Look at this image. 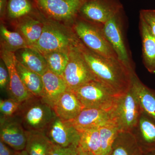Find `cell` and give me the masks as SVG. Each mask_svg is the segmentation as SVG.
<instances>
[{
	"mask_svg": "<svg viewBox=\"0 0 155 155\" xmlns=\"http://www.w3.org/2000/svg\"><path fill=\"white\" fill-rule=\"evenodd\" d=\"M77 46L96 80L118 95L130 90L135 72H131L119 59L106 58L94 52L79 39Z\"/></svg>",
	"mask_w": 155,
	"mask_h": 155,
	"instance_id": "6da1fadb",
	"label": "cell"
},
{
	"mask_svg": "<svg viewBox=\"0 0 155 155\" xmlns=\"http://www.w3.org/2000/svg\"><path fill=\"white\" fill-rule=\"evenodd\" d=\"M78 41L72 28H67L60 22L48 19L45 20L41 36L32 48L42 54L54 51L69 52Z\"/></svg>",
	"mask_w": 155,
	"mask_h": 155,
	"instance_id": "7a4b0ae2",
	"label": "cell"
},
{
	"mask_svg": "<svg viewBox=\"0 0 155 155\" xmlns=\"http://www.w3.org/2000/svg\"><path fill=\"white\" fill-rule=\"evenodd\" d=\"M104 25L78 17L72 28L78 38L89 49L106 58L119 59L106 37Z\"/></svg>",
	"mask_w": 155,
	"mask_h": 155,
	"instance_id": "3957f363",
	"label": "cell"
},
{
	"mask_svg": "<svg viewBox=\"0 0 155 155\" xmlns=\"http://www.w3.org/2000/svg\"><path fill=\"white\" fill-rule=\"evenodd\" d=\"M16 116L26 131L45 133L57 117L53 108L35 96L22 103Z\"/></svg>",
	"mask_w": 155,
	"mask_h": 155,
	"instance_id": "277c9868",
	"label": "cell"
},
{
	"mask_svg": "<svg viewBox=\"0 0 155 155\" xmlns=\"http://www.w3.org/2000/svg\"><path fill=\"white\" fill-rule=\"evenodd\" d=\"M84 108L110 111L119 96L97 80L87 82L74 91Z\"/></svg>",
	"mask_w": 155,
	"mask_h": 155,
	"instance_id": "5b68a950",
	"label": "cell"
},
{
	"mask_svg": "<svg viewBox=\"0 0 155 155\" xmlns=\"http://www.w3.org/2000/svg\"><path fill=\"white\" fill-rule=\"evenodd\" d=\"M141 112L137 98L130 88L117 99L111 111V119L119 131L131 132Z\"/></svg>",
	"mask_w": 155,
	"mask_h": 155,
	"instance_id": "8992f818",
	"label": "cell"
},
{
	"mask_svg": "<svg viewBox=\"0 0 155 155\" xmlns=\"http://www.w3.org/2000/svg\"><path fill=\"white\" fill-rule=\"evenodd\" d=\"M37 8L47 19L73 24L86 0H33Z\"/></svg>",
	"mask_w": 155,
	"mask_h": 155,
	"instance_id": "52a82bcc",
	"label": "cell"
},
{
	"mask_svg": "<svg viewBox=\"0 0 155 155\" xmlns=\"http://www.w3.org/2000/svg\"><path fill=\"white\" fill-rule=\"evenodd\" d=\"M123 11V10L117 13L104 25V32L119 61L131 72H135L125 40Z\"/></svg>",
	"mask_w": 155,
	"mask_h": 155,
	"instance_id": "ba28073f",
	"label": "cell"
},
{
	"mask_svg": "<svg viewBox=\"0 0 155 155\" xmlns=\"http://www.w3.org/2000/svg\"><path fill=\"white\" fill-rule=\"evenodd\" d=\"M77 44L69 51V61L62 76L67 89L73 91L87 82L96 80Z\"/></svg>",
	"mask_w": 155,
	"mask_h": 155,
	"instance_id": "9c48e42d",
	"label": "cell"
},
{
	"mask_svg": "<svg viewBox=\"0 0 155 155\" xmlns=\"http://www.w3.org/2000/svg\"><path fill=\"white\" fill-rule=\"evenodd\" d=\"M123 10V5L119 0H86L81 8L78 17L104 25Z\"/></svg>",
	"mask_w": 155,
	"mask_h": 155,
	"instance_id": "30bf717a",
	"label": "cell"
},
{
	"mask_svg": "<svg viewBox=\"0 0 155 155\" xmlns=\"http://www.w3.org/2000/svg\"><path fill=\"white\" fill-rule=\"evenodd\" d=\"M45 133L54 145L62 147H78L81 133L70 121H65L56 117Z\"/></svg>",
	"mask_w": 155,
	"mask_h": 155,
	"instance_id": "8fae6325",
	"label": "cell"
},
{
	"mask_svg": "<svg viewBox=\"0 0 155 155\" xmlns=\"http://www.w3.org/2000/svg\"><path fill=\"white\" fill-rule=\"evenodd\" d=\"M1 140L16 151L25 149L27 141L26 130L17 116L1 117Z\"/></svg>",
	"mask_w": 155,
	"mask_h": 155,
	"instance_id": "7c38bea8",
	"label": "cell"
},
{
	"mask_svg": "<svg viewBox=\"0 0 155 155\" xmlns=\"http://www.w3.org/2000/svg\"><path fill=\"white\" fill-rule=\"evenodd\" d=\"M1 59L8 68L9 75L8 89L12 98L23 103L34 97L26 89L21 80L16 67L15 53L3 49L1 51Z\"/></svg>",
	"mask_w": 155,
	"mask_h": 155,
	"instance_id": "4fadbf2b",
	"label": "cell"
},
{
	"mask_svg": "<svg viewBox=\"0 0 155 155\" xmlns=\"http://www.w3.org/2000/svg\"><path fill=\"white\" fill-rule=\"evenodd\" d=\"M111 111L97 108H84L75 119L70 121L80 133L91 128H99L112 121Z\"/></svg>",
	"mask_w": 155,
	"mask_h": 155,
	"instance_id": "5bb4252c",
	"label": "cell"
},
{
	"mask_svg": "<svg viewBox=\"0 0 155 155\" xmlns=\"http://www.w3.org/2000/svg\"><path fill=\"white\" fill-rule=\"evenodd\" d=\"M143 152L155 150V120L142 111L131 132Z\"/></svg>",
	"mask_w": 155,
	"mask_h": 155,
	"instance_id": "9a60e30c",
	"label": "cell"
},
{
	"mask_svg": "<svg viewBox=\"0 0 155 155\" xmlns=\"http://www.w3.org/2000/svg\"><path fill=\"white\" fill-rule=\"evenodd\" d=\"M43 90L41 99L44 102L53 108L59 98L67 90V84L63 78L48 70L42 75Z\"/></svg>",
	"mask_w": 155,
	"mask_h": 155,
	"instance_id": "2e32d148",
	"label": "cell"
},
{
	"mask_svg": "<svg viewBox=\"0 0 155 155\" xmlns=\"http://www.w3.org/2000/svg\"><path fill=\"white\" fill-rule=\"evenodd\" d=\"M84 108L74 92L68 89L53 107L56 116L65 121L75 119Z\"/></svg>",
	"mask_w": 155,
	"mask_h": 155,
	"instance_id": "e0dca14e",
	"label": "cell"
},
{
	"mask_svg": "<svg viewBox=\"0 0 155 155\" xmlns=\"http://www.w3.org/2000/svg\"><path fill=\"white\" fill-rule=\"evenodd\" d=\"M131 89L137 98L142 111L155 120V90L143 83L136 73L132 77Z\"/></svg>",
	"mask_w": 155,
	"mask_h": 155,
	"instance_id": "ac0fdd59",
	"label": "cell"
},
{
	"mask_svg": "<svg viewBox=\"0 0 155 155\" xmlns=\"http://www.w3.org/2000/svg\"><path fill=\"white\" fill-rule=\"evenodd\" d=\"M139 29L142 45L143 62L149 72L155 73V37L144 20L140 18Z\"/></svg>",
	"mask_w": 155,
	"mask_h": 155,
	"instance_id": "d6986e66",
	"label": "cell"
},
{
	"mask_svg": "<svg viewBox=\"0 0 155 155\" xmlns=\"http://www.w3.org/2000/svg\"><path fill=\"white\" fill-rule=\"evenodd\" d=\"M17 23V31L25 38L29 47L33 48L41 36L45 21L31 15L19 19Z\"/></svg>",
	"mask_w": 155,
	"mask_h": 155,
	"instance_id": "ffe728a7",
	"label": "cell"
},
{
	"mask_svg": "<svg viewBox=\"0 0 155 155\" xmlns=\"http://www.w3.org/2000/svg\"><path fill=\"white\" fill-rule=\"evenodd\" d=\"M15 54L16 59L24 67L41 76L49 69L45 58L33 48L22 49Z\"/></svg>",
	"mask_w": 155,
	"mask_h": 155,
	"instance_id": "44dd1931",
	"label": "cell"
},
{
	"mask_svg": "<svg viewBox=\"0 0 155 155\" xmlns=\"http://www.w3.org/2000/svg\"><path fill=\"white\" fill-rule=\"evenodd\" d=\"M143 153L131 132L119 131L107 155H143Z\"/></svg>",
	"mask_w": 155,
	"mask_h": 155,
	"instance_id": "7402d4cb",
	"label": "cell"
},
{
	"mask_svg": "<svg viewBox=\"0 0 155 155\" xmlns=\"http://www.w3.org/2000/svg\"><path fill=\"white\" fill-rule=\"evenodd\" d=\"M25 149L29 155H49L54 144L45 132L26 131Z\"/></svg>",
	"mask_w": 155,
	"mask_h": 155,
	"instance_id": "603a6c76",
	"label": "cell"
},
{
	"mask_svg": "<svg viewBox=\"0 0 155 155\" xmlns=\"http://www.w3.org/2000/svg\"><path fill=\"white\" fill-rule=\"evenodd\" d=\"M16 67L22 83L34 96L41 98L43 90L42 76L24 67L16 59Z\"/></svg>",
	"mask_w": 155,
	"mask_h": 155,
	"instance_id": "cb8c5ba5",
	"label": "cell"
},
{
	"mask_svg": "<svg viewBox=\"0 0 155 155\" xmlns=\"http://www.w3.org/2000/svg\"><path fill=\"white\" fill-rule=\"evenodd\" d=\"M0 34L2 49L15 53L19 50L29 47L21 34L17 31L8 30L2 24L0 26Z\"/></svg>",
	"mask_w": 155,
	"mask_h": 155,
	"instance_id": "d4e9b609",
	"label": "cell"
},
{
	"mask_svg": "<svg viewBox=\"0 0 155 155\" xmlns=\"http://www.w3.org/2000/svg\"><path fill=\"white\" fill-rule=\"evenodd\" d=\"M35 8L33 0H8L6 14L9 19L17 21L33 15Z\"/></svg>",
	"mask_w": 155,
	"mask_h": 155,
	"instance_id": "484cf974",
	"label": "cell"
},
{
	"mask_svg": "<svg viewBox=\"0 0 155 155\" xmlns=\"http://www.w3.org/2000/svg\"><path fill=\"white\" fill-rule=\"evenodd\" d=\"M80 133L78 146L95 155H101V150L99 128L87 129Z\"/></svg>",
	"mask_w": 155,
	"mask_h": 155,
	"instance_id": "4316f807",
	"label": "cell"
},
{
	"mask_svg": "<svg viewBox=\"0 0 155 155\" xmlns=\"http://www.w3.org/2000/svg\"><path fill=\"white\" fill-rule=\"evenodd\" d=\"M69 53L63 51H54L42 55L47 62L48 69L62 77L69 61Z\"/></svg>",
	"mask_w": 155,
	"mask_h": 155,
	"instance_id": "83f0119b",
	"label": "cell"
},
{
	"mask_svg": "<svg viewBox=\"0 0 155 155\" xmlns=\"http://www.w3.org/2000/svg\"><path fill=\"white\" fill-rule=\"evenodd\" d=\"M101 137V155H107L119 131L112 121L99 127Z\"/></svg>",
	"mask_w": 155,
	"mask_h": 155,
	"instance_id": "f1b7e54d",
	"label": "cell"
},
{
	"mask_svg": "<svg viewBox=\"0 0 155 155\" xmlns=\"http://www.w3.org/2000/svg\"><path fill=\"white\" fill-rule=\"evenodd\" d=\"M22 103L13 98L1 99L0 101V112L2 117H11L17 116Z\"/></svg>",
	"mask_w": 155,
	"mask_h": 155,
	"instance_id": "f546056e",
	"label": "cell"
},
{
	"mask_svg": "<svg viewBox=\"0 0 155 155\" xmlns=\"http://www.w3.org/2000/svg\"><path fill=\"white\" fill-rule=\"evenodd\" d=\"M140 18L144 20L155 37V10L143 9L140 10Z\"/></svg>",
	"mask_w": 155,
	"mask_h": 155,
	"instance_id": "4dcf8cb0",
	"label": "cell"
},
{
	"mask_svg": "<svg viewBox=\"0 0 155 155\" xmlns=\"http://www.w3.org/2000/svg\"><path fill=\"white\" fill-rule=\"evenodd\" d=\"M9 83L8 71L5 64L1 59L0 62V87L1 89L8 88Z\"/></svg>",
	"mask_w": 155,
	"mask_h": 155,
	"instance_id": "1f68e13d",
	"label": "cell"
},
{
	"mask_svg": "<svg viewBox=\"0 0 155 155\" xmlns=\"http://www.w3.org/2000/svg\"><path fill=\"white\" fill-rule=\"evenodd\" d=\"M77 147L65 148L54 145L49 155H71L75 152Z\"/></svg>",
	"mask_w": 155,
	"mask_h": 155,
	"instance_id": "d6a6232c",
	"label": "cell"
},
{
	"mask_svg": "<svg viewBox=\"0 0 155 155\" xmlns=\"http://www.w3.org/2000/svg\"><path fill=\"white\" fill-rule=\"evenodd\" d=\"M9 146L0 141V155H16L17 151H14L9 147Z\"/></svg>",
	"mask_w": 155,
	"mask_h": 155,
	"instance_id": "836d02e7",
	"label": "cell"
},
{
	"mask_svg": "<svg viewBox=\"0 0 155 155\" xmlns=\"http://www.w3.org/2000/svg\"><path fill=\"white\" fill-rule=\"evenodd\" d=\"M8 0H0V15L3 18L6 13Z\"/></svg>",
	"mask_w": 155,
	"mask_h": 155,
	"instance_id": "e575fe53",
	"label": "cell"
},
{
	"mask_svg": "<svg viewBox=\"0 0 155 155\" xmlns=\"http://www.w3.org/2000/svg\"><path fill=\"white\" fill-rule=\"evenodd\" d=\"M76 155H95L88 151L82 149L80 147L78 146L76 150Z\"/></svg>",
	"mask_w": 155,
	"mask_h": 155,
	"instance_id": "d590c367",
	"label": "cell"
},
{
	"mask_svg": "<svg viewBox=\"0 0 155 155\" xmlns=\"http://www.w3.org/2000/svg\"><path fill=\"white\" fill-rule=\"evenodd\" d=\"M16 155H29L26 150H22L20 151H17Z\"/></svg>",
	"mask_w": 155,
	"mask_h": 155,
	"instance_id": "8d00e7d4",
	"label": "cell"
},
{
	"mask_svg": "<svg viewBox=\"0 0 155 155\" xmlns=\"http://www.w3.org/2000/svg\"><path fill=\"white\" fill-rule=\"evenodd\" d=\"M143 155H155V150L144 153Z\"/></svg>",
	"mask_w": 155,
	"mask_h": 155,
	"instance_id": "74e56055",
	"label": "cell"
},
{
	"mask_svg": "<svg viewBox=\"0 0 155 155\" xmlns=\"http://www.w3.org/2000/svg\"><path fill=\"white\" fill-rule=\"evenodd\" d=\"M76 150L75 151V152H74L71 155H76Z\"/></svg>",
	"mask_w": 155,
	"mask_h": 155,
	"instance_id": "f35d334b",
	"label": "cell"
}]
</instances>
